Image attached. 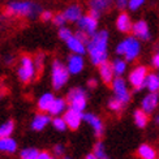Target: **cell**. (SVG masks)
Listing matches in <instances>:
<instances>
[{
	"mask_svg": "<svg viewBox=\"0 0 159 159\" xmlns=\"http://www.w3.org/2000/svg\"><path fill=\"white\" fill-rule=\"evenodd\" d=\"M82 120H85L86 123H89L93 129H94V133L98 138H101L102 134H103V124L101 121V119H99L98 116L93 115V114H85L82 115Z\"/></svg>",
	"mask_w": 159,
	"mask_h": 159,
	"instance_id": "8fae6325",
	"label": "cell"
},
{
	"mask_svg": "<svg viewBox=\"0 0 159 159\" xmlns=\"http://www.w3.org/2000/svg\"><path fill=\"white\" fill-rule=\"evenodd\" d=\"M64 120L67 123V125L70 128V129H77L81 124V120H82V114L81 111H77L75 108H69L64 115Z\"/></svg>",
	"mask_w": 159,
	"mask_h": 159,
	"instance_id": "30bf717a",
	"label": "cell"
},
{
	"mask_svg": "<svg viewBox=\"0 0 159 159\" xmlns=\"http://www.w3.org/2000/svg\"><path fill=\"white\" fill-rule=\"evenodd\" d=\"M41 18H42V21H48V20L52 18V13L48 12V11L42 12V13H41Z\"/></svg>",
	"mask_w": 159,
	"mask_h": 159,
	"instance_id": "f35d334b",
	"label": "cell"
},
{
	"mask_svg": "<svg viewBox=\"0 0 159 159\" xmlns=\"http://www.w3.org/2000/svg\"><path fill=\"white\" fill-rule=\"evenodd\" d=\"M148 114L145 112L143 110H137L134 112V123L137 127H140V128H145L146 127V124H148Z\"/></svg>",
	"mask_w": 159,
	"mask_h": 159,
	"instance_id": "484cf974",
	"label": "cell"
},
{
	"mask_svg": "<svg viewBox=\"0 0 159 159\" xmlns=\"http://www.w3.org/2000/svg\"><path fill=\"white\" fill-rule=\"evenodd\" d=\"M43 64H44V55L39 52V54H37V56H35V59H34V65H35V70H37L38 75L42 73V70H43Z\"/></svg>",
	"mask_w": 159,
	"mask_h": 159,
	"instance_id": "f546056e",
	"label": "cell"
},
{
	"mask_svg": "<svg viewBox=\"0 0 159 159\" xmlns=\"http://www.w3.org/2000/svg\"><path fill=\"white\" fill-rule=\"evenodd\" d=\"M84 68V59L80 56L78 54L70 55L68 59V70L72 75H77Z\"/></svg>",
	"mask_w": 159,
	"mask_h": 159,
	"instance_id": "7c38bea8",
	"label": "cell"
},
{
	"mask_svg": "<svg viewBox=\"0 0 159 159\" xmlns=\"http://www.w3.org/2000/svg\"><path fill=\"white\" fill-rule=\"evenodd\" d=\"M107 42H108V33L102 30L91 35L88 43V51L90 54L91 63L94 65H101L107 60Z\"/></svg>",
	"mask_w": 159,
	"mask_h": 159,
	"instance_id": "6da1fadb",
	"label": "cell"
},
{
	"mask_svg": "<svg viewBox=\"0 0 159 159\" xmlns=\"http://www.w3.org/2000/svg\"><path fill=\"white\" fill-rule=\"evenodd\" d=\"M123 102L120 101V99H117V98H114V99H111V101L108 102V107L112 110V111H120L123 108Z\"/></svg>",
	"mask_w": 159,
	"mask_h": 159,
	"instance_id": "1f68e13d",
	"label": "cell"
},
{
	"mask_svg": "<svg viewBox=\"0 0 159 159\" xmlns=\"http://www.w3.org/2000/svg\"><path fill=\"white\" fill-rule=\"evenodd\" d=\"M64 159H70V158H64Z\"/></svg>",
	"mask_w": 159,
	"mask_h": 159,
	"instance_id": "bcb514c9",
	"label": "cell"
},
{
	"mask_svg": "<svg viewBox=\"0 0 159 159\" xmlns=\"http://www.w3.org/2000/svg\"><path fill=\"white\" fill-rule=\"evenodd\" d=\"M39 155V151L37 149H33V148H28L21 151L20 154V158L21 159H37Z\"/></svg>",
	"mask_w": 159,
	"mask_h": 159,
	"instance_id": "83f0119b",
	"label": "cell"
},
{
	"mask_svg": "<svg viewBox=\"0 0 159 159\" xmlns=\"http://www.w3.org/2000/svg\"><path fill=\"white\" fill-rule=\"evenodd\" d=\"M94 154L97 155L98 159H106V153H104V145L102 142H97L94 146Z\"/></svg>",
	"mask_w": 159,
	"mask_h": 159,
	"instance_id": "4dcf8cb0",
	"label": "cell"
},
{
	"mask_svg": "<svg viewBox=\"0 0 159 159\" xmlns=\"http://www.w3.org/2000/svg\"><path fill=\"white\" fill-rule=\"evenodd\" d=\"M116 52L119 55H124L127 61H132L140 54V43L136 38H127L117 46Z\"/></svg>",
	"mask_w": 159,
	"mask_h": 159,
	"instance_id": "3957f363",
	"label": "cell"
},
{
	"mask_svg": "<svg viewBox=\"0 0 159 159\" xmlns=\"http://www.w3.org/2000/svg\"><path fill=\"white\" fill-rule=\"evenodd\" d=\"M112 4H114V0H90V8L98 11L99 13L108 11Z\"/></svg>",
	"mask_w": 159,
	"mask_h": 159,
	"instance_id": "d6986e66",
	"label": "cell"
},
{
	"mask_svg": "<svg viewBox=\"0 0 159 159\" xmlns=\"http://www.w3.org/2000/svg\"><path fill=\"white\" fill-rule=\"evenodd\" d=\"M54 153L56 157H63L64 155V148L61 146V145H56V146L54 148Z\"/></svg>",
	"mask_w": 159,
	"mask_h": 159,
	"instance_id": "74e56055",
	"label": "cell"
},
{
	"mask_svg": "<svg viewBox=\"0 0 159 159\" xmlns=\"http://www.w3.org/2000/svg\"><path fill=\"white\" fill-rule=\"evenodd\" d=\"M50 123V116L44 114H39L34 117V120L31 123V128L34 130H42L46 125Z\"/></svg>",
	"mask_w": 159,
	"mask_h": 159,
	"instance_id": "603a6c76",
	"label": "cell"
},
{
	"mask_svg": "<svg viewBox=\"0 0 159 159\" xmlns=\"http://www.w3.org/2000/svg\"><path fill=\"white\" fill-rule=\"evenodd\" d=\"M148 77V69L145 67H137L136 69L132 70V73L129 75V82L132 86L137 89H142L145 86V80Z\"/></svg>",
	"mask_w": 159,
	"mask_h": 159,
	"instance_id": "ba28073f",
	"label": "cell"
},
{
	"mask_svg": "<svg viewBox=\"0 0 159 159\" xmlns=\"http://www.w3.org/2000/svg\"><path fill=\"white\" fill-rule=\"evenodd\" d=\"M112 67H114V72L116 73V76H121L125 72V68H127V63L124 60H120V59H116L112 63Z\"/></svg>",
	"mask_w": 159,
	"mask_h": 159,
	"instance_id": "f1b7e54d",
	"label": "cell"
},
{
	"mask_svg": "<svg viewBox=\"0 0 159 159\" xmlns=\"http://www.w3.org/2000/svg\"><path fill=\"white\" fill-rule=\"evenodd\" d=\"M67 44H68V47L75 52V54H78V55L85 54V44L80 41L76 35H72L67 41Z\"/></svg>",
	"mask_w": 159,
	"mask_h": 159,
	"instance_id": "e0dca14e",
	"label": "cell"
},
{
	"mask_svg": "<svg viewBox=\"0 0 159 159\" xmlns=\"http://www.w3.org/2000/svg\"><path fill=\"white\" fill-rule=\"evenodd\" d=\"M77 22H78V28L84 31H86L89 35L95 34V30H97V26H98L97 18L91 17L90 15H86V16H82Z\"/></svg>",
	"mask_w": 159,
	"mask_h": 159,
	"instance_id": "9c48e42d",
	"label": "cell"
},
{
	"mask_svg": "<svg viewBox=\"0 0 159 159\" xmlns=\"http://www.w3.org/2000/svg\"><path fill=\"white\" fill-rule=\"evenodd\" d=\"M52 124H54V127L57 129V130H65V129H67V127H68V125H67V123H65V120H64V117L61 119V117H56V119H54V123H52Z\"/></svg>",
	"mask_w": 159,
	"mask_h": 159,
	"instance_id": "d6a6232c",
	"label": "cell"
},
{
	"mask_svg": "<svg viewBox=\"0 0 159 159\" xmlns=\"http://www.w3.org/2000/svg\"><path fill=\"white\" fill-rule=\"evenodd\" d=\"M67 21V18H65L64 13H57V15L54 16V24L57 25V26H63Z\"/></svg>",
	"mask_w": 159,
	"mask_h": 159,
	"instance_id": "d590c367",
	"label": "cell"
},
{
	"mask_svg": "<svg viewBox=\"0 0 159 159\" xmlns=\"http://www.w3.org/2000/svg\"><path fill=\"white\" fill-rule=\"evenodd\" d=\"M72 35H73L72 34V31L69 29H67V28H61L60 30H59V37H60V39H63V41H65V42H67Z\"/></svg>",
	"mask_w": 159,
	"mask_h": 159,
	"instance_id": "e575fe53",
	"label": "cell"
},
{
	"mask_svg": "<svg viewBox=\"0 0 159 159\" xmlns=\"http://www.w3.org/2000/svg\"><path fill=\"white\" fill-rule=\"evenodd\" d=\"M112 89H114V93L117 99H120L123 103H128L130 99V94L127 89V85H125V81L121 77H116L112 81Z\"/></svg>",
	"mask_w": 159,
	"mask_h": 159,
	"instance_id": "52a82bcc",
	"label": "cell"
},
{
	"mask_svg": "<svg viewBox=\"0 0 159 159\" xmlns=\"http://www.w3.org/2000/svg\"><path fill=\"white\" fill-rule=\"evenodd\" d=\"M88 85H89V88H91V89H94L95 86H97V80H94V78H91V80H89V82H88Z\"/></svg>",
	"mask_w": 159,
	"mask_h": 159,
	"instance_id": "7bdbcfd3",
	"label": "cell"
},
{
	"mask_svg": "<svg viewBox=\"0 0 159 159\" xmlns=\"http://www.w3.org/2000/svg\"><path fill=\"white\" fill-rule=\"evenodd\" d=\"M75 35H76V37H77V38H78L80 41H81L84 44H88V43H89V41H90V37H91V35H89L88 33L84 31V30H78Z\"/></svg>",
	"mask_w": 159,
	"mask_h": 159,
	"instance_id": "836d02e7",
	"label": "cell"
},
{
	"mask_svg": "<svg viewBox=\"0 0 159 159\" xmlns=\"http://www.w3.org/2000/svg\"><path fill=\"white\" fill-rule=\"evenodd\" d=\"M68 102L70 104V108H75L77 111H84L86 107V94L82 89L76 88L72 89L68 93Z\"/></svg>",
	"mask_w": 159,
	"mask_h": 159,
	"instance_id": "8992f818",
	"label": "cell"
},
{
	"mask_svg": "<svg viewBox=\"0 0 159 159\" xmlns=\"http://www.w3.org/2000/svg\"><path fill=\"white\" fill-rule=\"evenodd\" d=\"M41 12V7L30 2H15L7 7L8 15H17L24 17H34Z\"/></svg>",
	"mask_w": 159,
	"mask_h": 159,
	"instance_id": "7a4b0ae2",
	"label": "cell"
},
{
	"mask_svg": "<svg viewBox=\"0 0 159 159\" xmlns=\"http://www.w3.org/2000/svg\"><path fill=\"white\" fill-rule=\"evenodd\" d=\"M85 159H98V158H97V155H95L94 153H91V154H88V155H86Z\"/></svg>",
	"mask_w": 159,
	"mask_h": 159,
	"instance_id": "ee69618b",
	"label": "cell"
},
{
	"mask_svg": "<svg viewBox=\"0 0 159 159\" xmlns=\"http://www.w3.org/2000/svg\"><path fill=\"white\" fill-rule=\"evenodd\" d=\"M13 129H15V123L12 120L7 121L4 124L0 125V138H4V137H9L12 134Z\"/></svg>",
	"mask_w": 159,
	"mask_h": 159,
	"instance_id": "4316f807",
	"label": "cell"
},
{
	"mask_svg": "<svg viewBox=\"0 0 159 159\" xmlns=\"http://www.w3.org/2000/svg\"><path fill=\"white\" fill-rule=\"evenodd\" d=\"M157 124H159V116L157 117Z\"/></svg>",
	"mask_w": 159,
	"mask_h": 159,
	"instance_id": "f6af8a7d",
	"label": "cell"
},
{
	"mask_svg": "<svg viewBox=\"0 0 159 159\" xmlns=\"http://www.w3.org/2000/svg\"><path fill=\"white\" fill-rule=\"evenodd\" d=\"M68 78H69L68 67H65L59 60H55L54 64H52V85H54V89L56 90L61 89L67 84Z\"/></svg>",
	"mask_w": 159,
	"mask_h": 159,
	"instance_id": "277c9868",
	"label": "cell"
},
{
	"mask_svg": "<svg viewBox=\"0 0 159 159\" xmlns=\"http://www.w3.org/2000/svg\"><path fill=\"white\" fill-rule=\"evenodd\" d=\"M16 150H17V143L15 140H12L11 137L0 138V151H4V153H15Z\"/></svg>",
	"mask_w": 159,
	"mask_h": 159,
	"instance_id": "ffe728a7",
	"label": "cell"
},
{
	"mask_svg": "<svg viewBox=\"0 0 159 159\" xmlns=\"http://www.w3.org/2000/svg\"><path fill=\"white\" fill-rule=\"evenodd\" d=\"M137 154L141 159H155L157 158L155 150L151 148L150 145H146V143H143V145H141V146L138 148Z\"/></svg>",
	"mask_w": 159,
	"mask_h": 159,
	"instance_id": "7402d4cb",
	"label": "cell"
},
{
	"mask_svg": "<svg viewBox=\"0 0 159 159\" xmlns=\"http://www.w3.org/2000/svg\"><path fill=\"white\" fill-rule=\"evenodd\" d=\"M158 101H159V98H158L157 93L150 91V94H148L142 101V110L146 112V114L153 112L155 110V107L158 106Z\"/></svg>",
	"mask_w": 159,
	"mask_h": 159,
	"instance_id": "5bb4252c",
	"label": "cell"
},
{
	"mask_svg": "<svg viewBox=\"0 0 159 159\" xmlns=\"http://www.w3.org/2000/svg\"><path fill=\"white\" fill-rule=\"evenodd\" d=\"M153 65L155 68H159V51L157 52V54L154 55V57H153Z\"/></svg>",
	"mask_w": 159,
	"mask_h": 159,
	"instance_id": "b9f144b4",
	"label": "cell"
},
{
	"mask_svg": "<svg viewBox=\"0 0 159 159\" xmlns=\"http://www.w3.org/2000/svg\"><path fill=\"white\" fill-rule=\"evenodd\" d=\"M132 31L133 34L140 38V39H143V41H148L150 38V33H149V28H148V24L145 21H138L136 22L133 26H132Z\"/></svg>",
	"mask_w": 159,
	"mask_h": 159,
	"instance_id": "9a60e30c",
	"label": "cell"
},
{
	"mask_svg": "<svg viewBox=\"0 0 159 159\" xmlns=\"http://www.w3.org/2000/svg\"><path fill=\"white\" fill-rule=\"evenodd\" d=\"M116 26L121 33H129L132 30V26L133 25H132L130 18H129V16L127 15V13H121V15L117 17Z\"/></svg>",
	"mask_w": 159,
	"mask_h": 159,
	"instance_id": "2e32d148",
	"label": "cell"
},
{
	"mask_svg": "<svg viewBox=\"0 0 159 159\" xmlns=\"http://www.w3.org/2000/svg\"><path fill=\"white\" fill-rule=\"evenodd\" d=\"M145 86L153 93H157L159 90V76L157 75H148L146 80H145Z\"/></svg>",
	"mask_w": 159,
	"mask_h": 159,
	"instance_id": "cb8c5ba5",
	"label": "cell"
},
{
	"mask_svg": "<svg viewBox=\"0 0 159 159\" xmlns=\"http://www.w3.org/2000/svg\"><path fill=\"white\" fill-rule=\"evenodd\" d=\"M64 16L67 18V21H70V22H75V21H78L81 18V8L78 5H70L69 8L65 9L64 12Z\"/></svg>",
	"mask_w": 159,
	"mask_h": 159,
	"instance_id": "44dd1931",
	"label": "cell"
},
{
	"mask_svg": "<svg viewBox=\"0 0 159 159\" xmlns=\"http://www.w3.org/2000/svg\"><path fill=\"white\" fill-rule=\"evenodd\" d=\"M99 73H101V77L104 84H112V81H114V73H115L112 64H110L107 60L102 63L99 65Z\"/></svg>",
	"mask_w": 159,
	"mask_h": 159,
	"instance_id": "4fadbf2b",
	"label": "cell"
},
{
	"mask_svg": "<svg viewBox=\"0 0 159 159\" xmlns=\"http://www.w3.org/2000/svg\"><path fill=\"white\" fill-rule=\"evenodd\" d=\"M128 3H129L128 0H116V5H117V8H120V9L127 8Z\"/></svg>",
	"mask_w": 159,
	"mask_h": 159,
	"instance_id": "ab89813d",
	"label": "cell"
},
{
	"mask_svg": "<svg viewBox=\"0 0 159 159\" xmlns=\"http://www.w3.org/2000/svg\"><path fill=\"white\" fill-rule=\"evenodd\" d=\"M65 106H67V103H65L64 99L57 98V99H55V101H54V103H52V106H51V108L48 110V112L52 116H57L59 114H61V112L64 111Z\"/></svg>",
	"mask_w": 159,
	"mask_h": 159,
	"instance_id": "d4e9b609",
	"label": "cell"
},
{
	"mask_svg": "<svg viewBox=\"0 0 159 159\" xmlns=\"http://www.w3.org/2000/svg\"><path fill=\"white\" fill-rule=\"evenodd\" d=\"M35 75V65H34V60L28 56L24 55L21 57V63H20V68H18V77L22 82L28 84L30 82Z\"/></svg>",
	"mask_w": 159,
	"mask_h": 159,
	"instance_id": "5b68a950",
	"label": "cell"
},
{
	"mask_svg": "<svg viewBox=\"0 0 159 159\" xmlns=\"http://www.w3.org/2000/svg\"><path fill=\"white\" fill-rule=\"evenodd\" d=\"M143 4V0H129V3H128V5H129V8L132 9V11H136V9H138Z\"/></svg>",
	"mask_w": 159,
	"mask_h": 159,
	"instance_id": "8d00e7d4",
	"label": "cell"
},
{
	"mask_svg": "<svg viewBox=\"0 0 159 159\" xmlns=\"http://www.w3.org/2000/svg\"><path fill=\"white\" fill-rule=\"evenodd\" d=\"M37 159H55V158H52L47 151H43V153H39V155H38V158Z\"/></svg>",
	"mask_w": 159,
	"mask_h": 159,
	"instance_id": "60d3db41",
	"label": "cell"
},
{
	"mask_svg": "<svg viewBox=\"0 0 159 159\" xmlns=\"http://www.w3.org/2000/svg\"><path fill=\"white\" fill-rule=\"evenodd\" d=\"M55 101V97L51 94V93H46V94H43L41 98H39L38 101V108L41 110L42 112L44 111H48L51 108L52 103H54Z\"/></svg>",
	"mask_w": 159,
	"mask_h": 159,
	"instance_id": "ac0fdd59",
	"label": "cell"
}]
</instances>
